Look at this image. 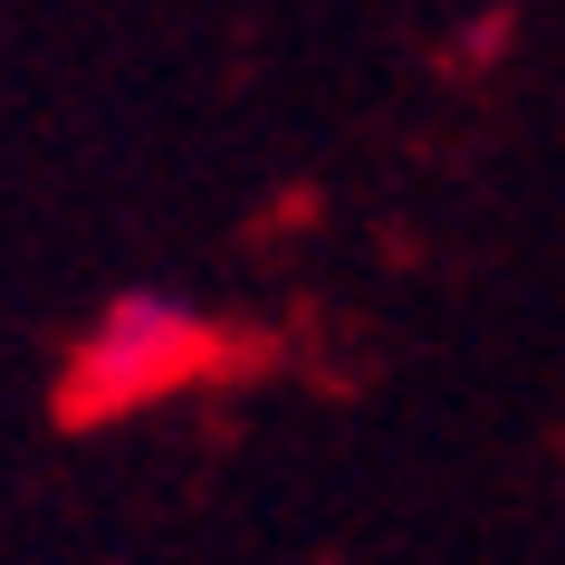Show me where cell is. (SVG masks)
Wrapping results in <instances>:
<instances>
[{"mask_svg": "<svg viewBox=\"0 0 565 565\" xmlns=\"http://www.w3.org/2000/svg\"><path fill=\"white\" fill-rule=\"evenodd\" d=\"M202 364H211L202 317H182V307H163V298H116L96 317L87 355H77V403L125 413V403H145V393H173L182 374H202Z\"/></svg>", "mask_w": 565, "mask_h": 565, "instance_id": "1", "label": "cell"}]
</instances>
